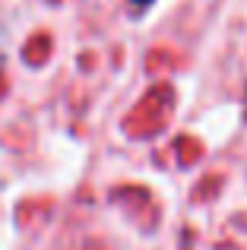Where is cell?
<instances>
[{
	"label": "cell",
	"mask_w": 247,
	"mask_h": 250,
	"mask_svg": "<svg viewBox=\"0 0 247 250\" xmlns=\"http://www.w3.org/2000/svg\"><path fill=\"white\" fill-rule=\"evenodd\" d=\"M130 3H136V6H149L152 0H130Z\"/></svg>",
	"instance_id": "cell-1"
}]
</instances>
